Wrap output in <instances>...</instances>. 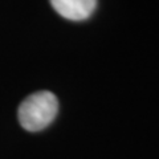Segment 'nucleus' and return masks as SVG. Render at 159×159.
Listing matches in <instances>:
<instances>
[{
    "mask_svg": "<svg viewBox=\"0 0 159 159\" xmlns=\"http://www.w3.org/2000/svg\"><path fill=\"white\" fill-rule=\"evenodd\" d=\"M52 7L58 15L68 20L81 21L93 15L97 0H51Z\"/></svg>",
    "mask_w": 159,
    "mask_h": 159,
    "instance_id": "2",
    "label": "nucleus"
},
{
    "mask_svg": "<svg viewBox=\"0 0 159 159\" xmlns=\"http://www.w3.org/2000/svg\"><path fill=\"white\" fill-rule=\"evenodd\" d=\"M58 101L48 90L36 92L28 96L19 106V121L28 131H40L52 123L57 116Z\"/></svg>",
    "mask_w": 159,
    "mask_h": 159,
    "instance_id": "1",
    "label": "nucleus"
}]
</instances>
